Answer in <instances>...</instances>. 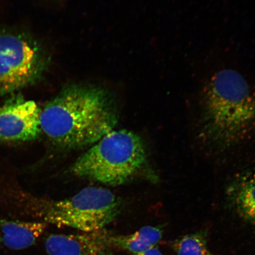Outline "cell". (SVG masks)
Returning a JSON list of instances; mask_svg holds the SVG:
<instances>
[{
	"instance_id": "cell-3",
	"label": "cell",
	"mask_w": 255,
	"mask_h": 255,
	"mask_svg": "<svg viewBox=\"0 0 255 255\" xmlns=\"http://www.w3.org/2000/svg\"><path fill=\"white\" fill-rule=\"evenodd\" d=\"M4 199L21 215L57 227L83 232L103 230L119 215L122 201L110 190L89 187L69 198L53 200L36 197L21 189L7 190Z\"/></svg>"
},
{
	"instance_id": "cell-7",
	"label": "cell",
	"mask_w": 255,
	"mask_h": 255,
	"mask_svg": "<svg viewBox=\"0 0 255 255\" xmlns=\"http://www.w3.org/2000/svg\"><path fill=\"white\" fill-rule=\"evenodd\" d=\"M103 230L51 235L46 239L44 247L49 255H113L110 235Z\"/></svg>"
},
{
	"instance_id": "cell-11",
	"label": "cell",
	"mask_w": 255,
	"mask_h": 255,
	"mask_svg": "<svg viewBox=\"0 0 255 255\" xmlns=\"http://www.w3.org/2000/svg\"><path fill=\"white\" fill-rule=\"evenodd\" d=\"M173 247L177 255H214L209 250L206 234L203 232L188 234L178 239Z\"/></svg>"
},
{
	"instance_id": "cell-5",
	"label": "cell",
	"mask_w": 255,
	"mask_h": 255,
	"mask_svg": "<svg viewBox=\"0 0 255 255\" xmlns=\"http://www.w3.org/2000/svg\"><path fill=\"white\" fill-rule=\"evenodd\" d=\"M41 67L39 49L29 38L12 32L0 33V95L30 85Z\"/></svg>"
},
{
	"instance_id": "cell-9",
	"label": "cell",
	"mask_w": 255,
	"mask_h": 255,
	"mask_svg": "<svg viewBox=\"0 0 255 255\" xmlns=\"http://www.w3.org/2000/svg\"><path fill=\"white\" fill-rule=\"evenodd\" d=\"M226 194L239 216L255 225V170L236 175L228 184Z\"/></svg>"
},
{
	"instance_id": "cell-1",
	"label": "cell",
	"mask_w": 255,
	"mask_h": 255,
	"mask_svg": "<svg viewBox=\"0 0 255 255\" xmlns=\"http://www.w3.org/2000/svg\"><path fill=\"white\" fill-rule=\"evenodd\" d=\"M119 119L107 92L82 86L63 89L40 114L41 131L53 144L69 149L94 144L114 130Z\"/></svg>"
},
{
	"instance_id": "cell-10",
	"label": "cell",
	"mask_w": 255,
	"mask_h": 255,
	"mask_svg": "<svg viewBox=\"0 0 255 255\" xmlns=\"http://www.w3.org/2000/svg\"><path fill=\"white\" fill-rule=\"evenodd\" d=\"M162 237V230L157 226H146L133 234L110 236L111 246L132 254L141 253L156 246Z\"/></svg>"
},
{
	"instance_id": "cell-4",
	"label": "cell",
	"mask_w": 255,
	"mask_h": 255,
	"mask_svg": "<svg viewBox=\"0 0 255 255\" xmlns=\"http://www.w3.org/2000/svg\"><path fill=\"white\" fill-rule=\"evenodd\" d=\"M146 162L141 137L128 130H113L80 156L71 171L80 178L118 186L134 177Z\"/></svg>"
},
{
	"instance_id": "cell-12",
	"label": "cell",
	"mask_w": 255,
	"mask_h": 255,
	"mask_svg": "<svg viewBox=\"0 0 255 255\" xmlns=\"http://www.w3.org/2000/svg\"><path fill=\"white\" fill-rule=\"evenodd\" d=\"M131 255H164L156 247H152L148 250L141 252V253L137 254H132Z\"/></svg>"
},
{
	"instance_id": "cell-6",
	"label": "cell",
	"mask_w": 255,
	"mask_h": 255,
	"mask_svg": "<svg viewBox=\"0 0 255 255\" xmlns=\"http://www.w3.org/2000/svg\"><path fill=\"white\" fill-rule=\"evenodd\" d=\"M40 110L33 101L17 97L0 107V142H23L41 132Z\"/></svg>"
},
{
	"instance_id": "cell-8",
	"label": "cell",
	"mask_w": 255,
	"mask_h": 255,
	"mask_svg": "<svg viewBox=\"0 0 255 255\" xmlns=\"http://www.w3.org/2000/svg\"><path fill=\"white\" fill-rule=\"evenodd\" d=\"M47 226L43 222L17 221L0 216V246L14 251L25 250L36 243Z\"/></svg>"
},
{
	"instance_id": "cell-2",
	"label": "cell",
	"mask_w": 255,
	"mask_h": 255,
	"mask_svg": "<svg viewBox=\"0 0 255 255\" xmlns=\"http://www.w3.org/2000/svg\"><path fill=\"white\" fill-rule=\"evenodd\" d=\"M202 101V133L213 145L228 148L254 134L255 93L240 73L228 69L215 73Z\"/></svg>"
}]
</instances>
